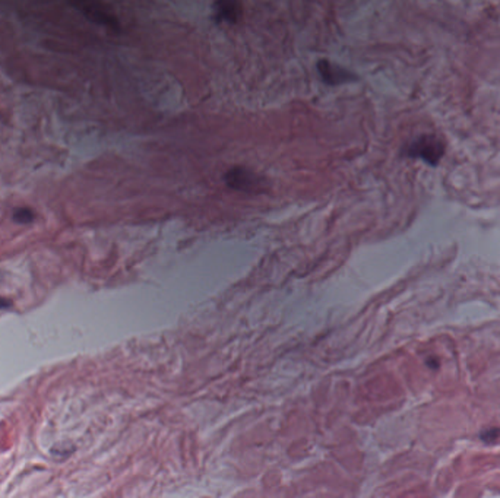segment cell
Segmentation results:
<instances>
[{"label": "cell", "instance_id": "3957f363", "mask_svg": "<svg viewBox=\"0 0 500 498\" xmlns=\"http://www.w3.org/2000/svg\"><path fill=\"white\" fill-rule=\"evenodd\" d=\"M76 6L83 10L91 21L104 25L110 30H119L117 19L98 2V0H78Z\"/></svg>", "mask_w": 500, "mask_h": 498}, {"label": "cell", "instance_id": "5b68a950", "mask_svg": "<svg viewBox=\"0 0 500 498\" xmlns=\"http://www.w3.org/2000/svg\"><path fill=\"white\" fill-rule=\"evenodd\" d=\"M318 71L323 82L328 85H341L351 82V80H356V76L350 71L344 69V67L338 64H334L325 59L318 63Z\"/></svg>", "mask_w": 500, "mask_h": 498}, {"label": "cell", "instance_id": "ba28073f", "mask_svg": "<svg viewBox=\"0 0 500 498\" xmlns=\"http://www.w3.org/2000/svg\"><path fill=\"white\" fill-rule=\"evenodd\" d=\"M10 305H12V301H9L8 299L0 297V310H6V308H9Z\"/></svg>", "mask_w": 500, "mask_h": 498}, {"label": "cell", "instance_id": "8992f818", "mask_svg": "<svg viewBox=\"0 0 500 498\" xmlns=\"http://www.w3.org/2000/svg\"><path fill=\"white\" fill-rule=\"evenodd\" d=\"M13 220H15L19 224H30L34 220V213H33L31 209L21 208V209H17L15 212H13Z\"/></svg>", "mask_w": 500, "mask_h": 498}, {"label": "cell", "instance_id": "277c9868", "mask_svg": "<svg viewBox=\"0 0 500 498\" xmlns=\"http://www.w3.org/2000/svg\"><path fill=\"white\" fill-rule=\"evenodd\" d=\"M243 17L241 0H215L214 18L217 22L236 25Z\"/></svg>", "mask_w": 500, "mask_h": 498}, {"label": "cell", "instance_id": "52a82bcc", "mask_svg": "<svg viewBox=\"0 0 500 498\" xmlns=\"http://www.w3.org/2000/svg\"><path fill=\"white\" fill-rule=\"evenodd\" d=\"M499 436H500V429L499 428H490V429H485V432L481 433V438L484 441H493Z\"/></svg>", "mask_w": 500, "mask_h": 498}, {"label": "cell", "instance_id": "7a4b0ae2", "mask_svg": "<svg viewBox=\"0 0 500 498\" xmlns=\"http://www.w3.org/2000/svg\"><path fill=\"white\" fill-rule=\"evenodd\" d=\"M407 154L414 158L424 159L429 164H438L443 155V145L433 136H422L408 146Z\"/></svg>", "mask_w": 500, "mask_h": 498}, {"label": "cell", "instance_id": "6da1fadb", "mask_svg": "<svg viewBox=\"0 0 500 498\" xmlns=\"http://www.w3.org/2000/svg\"><path fill=\"white\" fill-rule=\"evenodd\" d=\"M224 180L228 187L246 193L261 192L264 188V179L245 167H233L232 170H228L225 172Z\"/></svg>", "mask_w": 500, "mask_h": 498}]
</instances>
